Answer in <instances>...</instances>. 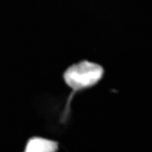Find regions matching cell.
<instances>
[{"label":"cell","instance_id":"cell-1","mask_svg":"<svg viewBox=\"0 0 152 152\" xmlns=\"http://www.w3.org/2000/svg\"><path fill=\"white\" fill-rule=\"evenodd\" d=\"M104 69L100 64L88 60H83L72 64L64 71L63 79L71 90L66 99L61 115L64 122L71 113V104L76 95L97 86L103 78Z\"/></svg>","mask_w":152,"mask_h":152},{"label":"cell","instance_id":"cell-2","mask_svg":"<svg viewBox=\"0 0 152 152\" xmlns=\"http://www.w3.org/2000/svg\"><path fill=\"white\" fill-rule=\"evenodd\" d=\"M57 142L42 137H34L28 140L23 152H57Z\"/></svg>","mask_w":152,"mask_h":152}]
</instances>
